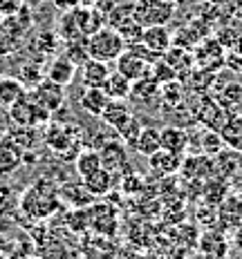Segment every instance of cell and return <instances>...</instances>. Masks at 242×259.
Instances as JSON below:
<instances>
[{"mask_svg": "<svg viewBox=\"0 0 242 259\" xmlns=\"http://www.w3.org/2000/svg\"><path fill=\"white\" fill-rule=\"evenodd\" d=\"M61 197L52 181L39 179L20 197V208L29 219H47L58 210Z\"/></svg>", "mask_w": 242, "mask_h": 259, "instance_id": "cell-1", "label": "cell"}, {"mask_svg": "<svg viewBox=\"0 0 242 259\" xmlns=\"http://www.w3.org/2000/svg\"><path fill=\"white\" fill-rule=\"evenodd\" d=\"M45 143L52 152L63 154L65 159H74L83 145V130L67 123H47Z\"/></svg>", "mask_w": 242, "mask_h": 259, "instance_id": "cell-2", "label": "cell"}, {"mask_svg": "<svg viewBox=\"0 0 242 259\" xmlns=\"http://www.w3.org/2000/svg\"><path fill=\"white\" fill-rule=\"evenodd\" d=\"M85 50H88L90 58L103 63H112L121 56V52L126 50V42L121 40V36L117 34V29L112 27H101L99 31H94L92 36L85 38Z\"/></svg>", "mask_w": 242, "mask_h": 259, "instance_id": "cell-3", "label": "cell"}, {"mask_svg": "<svg viewBox=\"0 0 242 259\" xmlns=\"http://www.w3.org/2000/svg\"><path fill=\"white\" fill-rule=\"evenodd\" d=\"M7 112H9L12 125H18V127H36L39 130V127H45L52 118V114L45 110V107H41L34 99H31L29 92H27L25 96H20L16 103L9 105Z\"/></svg>", "mask_w": 242, "mask_h": 259, "instance_id": "cell-4", "label": "cell"}, {"mask_svg": "<svg viewBox=\"0 0 242 259\" xmlns=\"http://www.w3.org/2000/svg\"><path fill=\"white\" fill-rule=\"evenodd\" d=\"M175 0H134L132 18L146 29L153 25H168L175 18Z\"/></svg>", "mask_w": 242, "mask_h": 259, "instance_id": "cell-5", "label": "cell"}, {"mask_svg": "<svg viewBox=\"0 0 242 259\" xmlns=\"http://www.w3.org/2000/svg\"><path fill=\"white\" fill-rule=\"evenodd\" d=\"M193 114H195V121L204 130H218L220 132L229 112L215 101L213 94H197L195 103H193Z\"/></svg>", "mask_w": 242, "mask_h": 259, "instance_id": "cell-6", "label": "cell"}, {"mask_svg": "<svg viewBox=\"0 0 242 259\" xmlns=\"http://www.w3.org/2000/svg\"><path fill=\"white\" fill-rule=\"evenodd\" d=\"M224 47L220 45L218 38H202L193 47V58H195V67L211 69V72H220L224 67Z\"/></svg>", "mask_w": 242, "mask_h": 259, "instance_id": "cell-7", "label": "cell"}, {"mask_svg": "<svg viewBox=\"0 0 242 259\" xmlns=\"http://www.w3.org/2000/svg\"><path fill=\"white\" fill-rule=\"evenodd\" d=\"M29 96L41 107H45L50 114H54V112H58L63 107V103H65V88L52 83V80H47V78H43L31 88Z\"/></svg>", "mask_w": 242, "mask_h": 259, "instance_id": "cell-8", "label": "cell"}, {"mask_svg": "<svg viewBox=\"0 0 242 259\" xmlns=\"http://www.w3.org/2000/svg\"><path fill=\"white\" fill-rule=\"evenodd\" d=\"M115 63H117V72L123 74L128 80H137V78L150 74V65H153L146 56H142V54L134 50V47H126Z\"/></svg>", "mask_w": 242, "mask_h": 259, "instance_id": "cell-9", "label": "cell"}, {"mask_svg": "<svg viewBox=\"0 0 242 259\" xmlns=\"http://www.w3.org/2000/svg\"><path fill=\"white\" fill-rule=\"evenodd\" d=\"M96 150H99V156H101V168L110 170L112 175L128 168V145L126 143L117 141V139H108Z\"/></svg>", "mask_w": 242, "mask_h": 259, "instance_id": "cell-10", "label": "cell"}, {"mask_svg": "<svg viewBox=\"0 0 242 259\" xmlns=\"http://www.w3.org/2000/svg\"><path fill=\"white\" fill-rule=\"evenodd\" d=\"M72 16H74V23H77L83 38L92 36L94 31H99L101 27L108 23L106 14L101 12L96 5H79L77 9H72Z\"/></svg>", "mask_w": 242, "mask_h": 259, "instance_id": "cell-11", "label": "cell"}, {"mask_svg": "<svg viewBox=\"0 0 242 259\" xmlns=\"http://www.w3.org/2000/svg\"><path fill=\"white\" fill-rule=\"evenodd\" d=\"M139 45H142L144 50H148L153 56L161 58L166 52H168V47L173 45V31H170L166 25L146 27L144 34H142V42H139Z\"/></svg>", "mask_w": 242, "mask_h": 259, "instance_id": "cell-12", "label": "cell"}, {"mask_svg": "<svg viewBox=\"0 0 242 259\" xmlns=\"http://www.w3.org/2000/svg\"><path fill=\"white\" fill-rule=\"evenodd\" d=\"M18 168H23V150L7 134H3L0 137V177L14 175Z\"/></svg>", "mask_w": 242, "mask_h": 259, "instance_id": "cell-13", "label": "cell"}, {"mask_svg": "<svg viewBox=\"0 0 242 259\" xmlns=\"http://www.w3.org/2000/svg\"><path fill=\"white\" fill-rule=\"evenodd\" d=\"M161 58H164V61L175 69L177 78H180L182 83H184L186 76L193 72V67H195L193 50H186V47H180V45H170V47H168V52H166Z\"/></svg>", "mask_w": 242, "mask_h": 259, "instance_id": "cell-14", "label": "cell"}, {"mask_svg": "<svg viewBox=\"0 0 242 259\" xmlns=\"http://www.w3.org/2000/svg\"><path fill=\"white\" fill-rule=\"evenodd\" d=\"M148 168L155 177H170V175H175V172H180L182 156L159 148L155 154L148 156Z\"/></svg>", "mask_w": 242, "mask_h": 259, "instance_id": "cell-15", "label": "cell"}, {"mask_svg": "<svg viewBox=\"0 0 242 259\" xmlns=\"http://www.w3.org/2000/svg\"><path fill=\"white\" fill-rule=\"evenodd\" d=\"M188 132L184 127H180V125H166V127H161L159 130V145H161V150H168V152H173V154H184L186 152V148H188Z\"/></svg>", "mask_w": 242, "mask_h": 259, "instance_id": "cell-16", "label": "cell"}, {"mask_svg": "<svg viewBox=\"0 0 242 259\" xmlns=\"http://www.w3.org/2000/svg\"><path fill=\"white\" fill-rule=\"evenodd\" d=\"M99 118H103V123L108 127H112V130H117V132H121L123 127L130 123V118H132V110L128 107L126 101H115V99H110V103L106 105V110H103V114H101Z\"/></svg>", "mask_w": 242, "mask_h": 259, "instance_id": "cell-17", "label": "cell"}, {"mask_svg": "<svg viewBox=\"0 0 242 259\" xmlns=\"http://www.w3.org/2000/svg\"><path fill=\"white\" fill-rule=\"evenodd\" d=\"M81 183H83L85 192H88L90 197H106V194L112 190V186H115V175L106 168H99L96 172H92V175L83 177Z\"/></svg>", "mask_w": 242, "mask_h": 259, "instance_id": "cell-18", "label": "cell"}, {"mask_svg": "<svg viewBox=\"0 0 242 259\" xmlns=\"http://www.w3.org/2000/svg\"><path fill=\"white\" fill-rule=\"evenodd\" d=\"M110 67L103 61H96V58H88L81 65V83L83 88H103Z\"/></svg>", "mask_w": 242, "mask_h": 259, "instance_id": "cell-19", "label": "cell"}, {"mask_svg": "<svg viewBox=\"0 0 242 259\" xmlns=\"http://www.w3.org/2000/svg\"><path fill=\"white\" fill-rule=\"evenodd\" d=\"M77 76V65H74L70 58L63 54V56H56L54 61L47 65V80H52V83L56 85H70Z\"/></svg>", "mask_w": 242, "mask_h": 259, "instance_id": "cell-20", "label": "cell"}, {"mask_svg": "<svg viewBox=\"0 0 242 259\" xmlns=\"http://www.w3.org/2000/svg\"><path fill=\"white\" fill-rule=\"evenodd\" d=\"M79 103H81V110H83L85 114L101 116L106 110V105L110 103V96H108L101 88H83Z\"/></svg>", "mask_w": 242, "mask_h": 259, "instance_id": "cell-21", "label": "cell"}, {"mask_svg": "<svg viewBox=\"0 0 242 259\" xmlns=\"http://www.w3.org/2000/svg\"><path fill=\"white\" fill-rule=\"evenodd\" d=\"M213 96L227 112L235 110L238 105H242V83L240 80H231L229 78V83L220 85V88L213 92Z\"/></svg>", "mask_w": 242, "mask_h": 259, "instance_id": "cell-22", "label": "cell"}, {"mask_svg": "<svg viewBox=\"0 0 242 259\" xmlns=\"http://www.w3.org/2000/svg\"><path fill=\"white\" fill-rule=\"evenodd\" d=\"M106 92L110 99L115 101H128L130 99V90H132V80H128L123 74L119 72H110L103 83V88H101Z\"/></svg>", "mask_w": 242, "mask_h": 259, "instance_id": "cell-23", "label": "cell"}, {"mask_svg": "<svg viewBox=\"0 0 242 259\" xmlns=\"http://www.w3.org/2000/svg\"><path fill=\"white\" fill-rule=\"evenodd\" d=\"M215 78H218V72H211V69H204V67H193V72L186 76L188 88L195 94H211Z\"/></svg>", "mask_w": 242, "mask_h": 259, "instance_id": "cell-24", "label": "cell"}, {"mask_svg": "<svg viewBox=\"0 0 242 259\" xmlns=\"http://www.w3.org/2000/svg\"><path fill=\"white\" fill-rule=\"evenodd\" d=\"M101 168V156H99V150L94 148H85V150H79V154L74 156V170L77 175L83 179V177L92 175Z\"/></svg>", "mask_w": 242, "mask_h": 259, "instance_id": "cell-25", "label": "cell"}, {"mask_svg": "<svg viewBox=\"0 0 242 259\" xmlns=\"http://www.w3.org/2000/svg\"><path fill=\"white\" fill-rule=\"evenodd\" d=\"M159 96V83L155 80L150 74H146V76L132 80V90H130V99L132 101H142V103H146V101L150 99H157Z\"/></svg>", "mask_w": 242, "mask_h": 259, "instance_id": "cell-26", "label": "cell"}, {"mask_svg": "<svg viewBox=\"0 0 242 259\" xmlns=\"http://www.w3.org/2000/svg\"><path fill=\"white\" fill-rule=\"evenodd\" d=\"M184 83H182L180 78H173L168 80V83H161L159 85V99L161 103H164L166 107H182V103H184Z\"/></svg>", "mask_w": 242, "mask_h": 259, "instance_id": "cell-27", "label": "cell"}, {"mask_svg": "<svg viewBox=\"0 0 242 259\" xmlns=\"http://www.w3.org/2000/svg\"><path fill=\"white\" fill-rule=\"evenodd\" d=\"M25 94H27V88L23 85V80L20 78H14V76H3L0 78V105L9 107Z\"/></svg>", "mask_w": 242, "mask_h": 259, "instance_id": "cell-28", "label": "cell"}, {"mask_svg": "<svg viewBox=\"0 0 242 259\" xmlns=\"http://www.w3.org/2000/svg\"><path fill=\"white\" fill-rule=\"evenodd\" d=\"M220 134H222L224 143H227L229 148L242 152V116L240 114H229L222 130H220Z\"/></svg>", "mask_w": 242, "mask_h": 259, "instance_id": "cell-29", "label": "cell"}, {"mask_svg": "<svg viewBox=\"0 0 242 259\" xmlns=\"http://www.w3.org/2000/svg\"><path fill=\"white\" fill-rule=\"evenodd\" d=\"M159 148H161V145H159V130L157 127H142L137 141H134V145H132L134 152L142 154V156H146V159H148L150 154L157 152Z\"/></svg>", "mask_w": 242, "mask_h": 259, "instance_id": "cell-30", "label": "cell"}, {"mask_svg": "<svg viewBox=\"0 0 242 259\" xmlns=\"http://www.w3.org/2000/svg\"><path fill=\"white\" fill-rule=\"evenodd\" d=\"M188 179H204V177L211 175L213 170V161L211 156L202 154V156H193V159L182 161V168H180Z\"/></svg>", "mask_w": 242, "mask_h": 259, "instance_id": "cell-31", "label": "cell"}, {"mask_svg": "<svg viewBox=\"0 0 242 259\" xmlns=\"http://www.w3.org/2000/svg\"><path fill=\"white\" fill-rule=\"evenodd\" d=\"M112 29H117V34L121 36V40L126 42V47H132V45H139L142 42V34H144V27L137 23V20L132 18V16H128V18L119 20Z\"/></svg>", "mask_w": 242, "mask_h": 259, "instance_id": "cell-32", "label": "cell"}, {"mask_svg": "<svg viewBox=\"0 0 242 259\" xmlns=\"http://www.w3.org/2000/svg\"><path fill=\"white\" fill-rule=\"evenodd\" d=\"M7 137L18 145L20 150H34L39 143V130L36 127H18L14 125V130H7Z\"/></svg>", "mask_w": 242, "mask_h": 259, "instance_id": "cell-33", "label": "cell"}, {"mask_svg": "<svg viewBox=\"0 0 242 259\" xmlns=\"http://www.w3.org/2000/svg\"><path fill=\"white\" fill-rule=\"evenodd\" d=\"M224 139H222V134L218 132V130H204L202 132V139H200V148H202V152L206 154V156H215V154H220L224 150Z\"/></svg>", "mask_w": 242, "mask_h": 259, "instance_id": "cell-34", "label": "cell"}, {"mask_svg": "<svg viewBox=\"0 0 242 259\" xmlns=\"http://www.w3.org/2000/svg\"><path fill=\"white\" fill-rule=\"evenodd\" d=\"M58 197L67 199V203H72V206H85V203H92V199H94L85 192L83 183H79V186L77 183H67V186L58 192Z\"/></svg>", "mask_w": 242, "mask_h": 259, "instance_id": "cell-35", "label": "cell"}, {"mask_svg": "<svg viewBox=\"0 0 242 259\" xmlns=\"http://www.w3.org/2000/svg\"><path fill=\"white\" fill-rule=\"evenodd\" d=\"M58 38L65 40V42H72V40H81V36L77 23H74V16L72 12H63V18L58 20Z\"/></svg>", "mask_w": 242, "mask_h": 259, "instance_id": "cell-36", "label": "cell"}, {"mask_svg": "<svg viewBox=\"0 0 242 259\" xmlns=\"http://www.w3.org/2000/svg\"><path fill=\"white\" fill-rule=\"evenodd\" d=\"M41 259H67V248L54 237H47L45 244L39 246Z\"/></svg>", "mask_w": 242, "mask_h": 259, "instance_id": "cell-37", "label": "cell"}, {"mask_svg": "<svg viewBox=\"0 0 242 259\" xmlns=\"http://www.w3.org/2000/svg\"><path fill=\"white\" fill-rule=\"evenodd\" d=\"M150 76H153L161 85V83H168V80L177 78V74H175V69L164 61V58H157V61L150 65Z\"/></svg>", "mask_w": 242, "mask_h": 259, "instance_id": "cell-38", "label": "cell"}, {"mask_svg": "<svg viewBox=\"0 0 242 259\" xmlns=\"http://www.w3.org/2000/svg\"><path fill=\"white\" fill-rule=\"evenodd\" d=\"M65 56H67L74 65H77V67L88 61L90 56H88V50H85V38L67 42V47H65Z\"/></svg>", "mask_w": 242, "mask_h": 259, "instance_id": "cell-39", "label": "cell"}, {"mask_svg": "<svg viewBox=\"0 0 242 259\" xmlns=\"http://www.w3.org/2000/svg\"><path fill=\"white\" fill-rule=\"evenodd\" d=\"M224 197H227V183L224 181H211L206 186V199L213 206H220V203L224 201ZM211 203H209V206H211Z\"/></svg>", "mask_w": 242, "mask_h": 259, "instance_id": "cell-40", "label": "cell"}, {"mask_svg": "<svg viewBox=\"0 0 242 259\" xmlns=\"http://www.w3.org/2000/svg\"><path fill=\"white\" fill-rule=\"evenodd\" d=\"M142 123H139V118H130V123H128V125L126 127H123L121 130V137H123V143H126V145H130V148H132V145H134V141H137V137H139V132H142Z\"/></svg>", "mask_w": 242, "mask_h": 259, "instance_id": "cell-41", "label": "cell"}, {"mask_svg": "<svg viewBox=\"0 0 242 259\" xmlns=\"http://www.w3.org/2000/svg\"><path fill=\"white\" fill-rule=\"evenodd\" d=\"M121 190L126 194H134L137 190H142V177L137 172H126L121 177Z\"/></svg>", "mask_w": 242, "mask_h": 259, "instance_id": "cell-42", "label": "cell"}, {"mask_svg": "<svg viewBox=\"0 0 242 259\" xmlns=\"http://www.w3.org/2000/svg\"><path fill=\"white\" fill-rule=\"evenodd\" d=\"M39 80H43L41 67H39V65H29V63H27L23 67V85H25V88H27V85H31V88H34Z\"/></svg>", "mask_w": 242, "mask_h": 259, "instance_id": "cell-43", "label": "cell"}, {"mask_svg": "<svg viewBox=\"0 0 242 259\" xmlns=\"http://www.w3.org/2000/svg\"><path fill=\"white\" fill-rule=\"evenodd\" d=\"M224 67H229V72H233V74H242V52L231 50L224 56Z\"/></svg>", "mask_w": 242, "mask_h": 259, "instance_id": "cell-44", "label": "cell"}, {"mask_svg": "<svg viewBox=\"0 0 242 259\" xmlns=\"http://www.w3.org/2000/svg\"><path fill=\"white\" fill-rule=\"evenodd\" d=\"M39 47L45 54H54L56 52V47H58V36H54L50 34V31H45V34H41L39 36Z\"/></svg>", "mask_w": 242, "mask_h": 259, "instance_id": "cell-45", "label": "cell"}, {"mask_svg": "<svg viewBox=\"0 0 242 259\" xmlns=\"http://www.w3.org/2000/svg\"><path fill=\"white\" fill-rule=\"evenodd\" d=\"M215 38H218V40H220V45H222L224 50H227V47H233L235 42H238L240 34H238V31H233V29H222L218 36H215Z\"/></svg>", "mask_w": 242, "mask_h": 259, "instance_id": "cell-46", "label": "cell"}, {"mask_svg": "<svg viewBox=\"0 0 242 259\" xmlns=\"http://www.w3.org/2000/svg\"><path fill=\"white\" fill-rule=\"evenodd\" d=\"M52 3L58 12H72L81 5V0H52Z\"/></svg>", "mask_w": 242, "mask_h": 259, "instance_id": "cell-47", "label": "cell"}, {"mask_svg": "<svg viewBox=\"0 0 242 259\" xmlns=\"http://www.w3.org/2000/svg\"><path fill=\"white\" fill-rule=\"evenodd\" d=\"M9 125H12V121H9V112H7V107L0 105V137H3V134H7Z\"/></svg>", "mask_w": 242, "mask_h": 259, "instance_id": "cell-48", "label": "cell"}, {"mask_svg": "<svg viewBox=\"0 0 242 259\" xmlns=\"http://www.w3.org/2000/svg\"><path fill=\"white\" fill-rule=\"evenodd\" d=\"M20 3H23L25 7H29V9H31V7H39L43 0H20Z\"/></svg>", "mask_w": 242, "mask_h": 259, "instance_id": "cell-49", "label": "cell"}, {"mask_svg": "<svg viewBox=\"0 0 242 259\" xmlns=\"http://www.w3.org/2000/svg\"><path fill=\"white\" fill-rule=\"evenodd\" d=\"M240 259H242V257H240Z\"/></svg>", "mask_w": 242, "mask_h": 259, "instance_id": "cell-50", "label": "cell"}]
</instances>
